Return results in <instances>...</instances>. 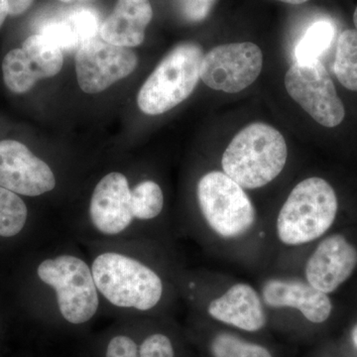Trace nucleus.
I'll return each mask as SVG.
<instances>
[{
    "label": "nucleus",
    "mask_w": 357,
    "mask_h": 357,
    "mask_svg": "<svg viewBox=\"0 0 357 357\" xmlns=\"http://www.w3.org/2000/svg\"><path fill=\"white\" fill-rule=\"evenodd\" d=\"M262 299L269 307L298 310L312 324L324 323L333 311L328 294L297 279H269L263 285Z\"/></svg>",
    "instance_id": "ddd939ff"
},
{
    "label": "nucleus",
    "mask_w": 357,
    "mask_h": 357,
    "mask_svg": "<svg viewBox=\"0 0 357 357\" xmlns=\"http://www.w3.org/2000/svg\"><path fill=\"white\" fill-rule=\"evenodd\" d=\"M278 1L284 2V3L293 4V6H299V4L305 3L307 0H278Z\"/></svg>",
    "instance_id": "c756f323"
},
{
    "label": "nucleus",
    "mask_w": 357,
    "mask_h": 357,
    "mask_svg": "<svg viewBox=\"0 0 357 357\" xmlns=\"http://www.w3.org/2000/svg\"><path fill=\"white\" fill-rule=\"evenodd\" d=\"M60 1H63V2H70V1H72V0H60Z\"/></svg>",
    "instance_id": "473e14b6"
},
{
    "label": "nucleus",
    "mask_w": 357,
    "mask_h": 357,
    "mask_svg": "<svg viewBox=\"0 0 357 357\" xmlns=\"http://www.w3.org/2000/svg\"><path fill=\"white\" fill-rule=\"evenodd\" d=\"M107 357H139V349L130 337L119 335L110 340Z\"/></svg>",
    "instance_id": "bb28decb"
},
{
    "label": "nucleus",
    "mask_w": 357,
    "mask_h": 357,
    "mask_svg": "<svg viewBox=\"0 0 357 357\" xmlns=\"http://www.w3.org/2000/svg\"><path fill=\"white\" fill-rule=\"evenodd\" d=\"M139 357H175L170 338L162 333L150 335L141 344Z\"/></svg>",
    "instance_id": "393cba45"
},
{
    "label": "nucleus",
    "mask_w": 357,
    "mask_h": 357,
    "mask_svg": "<svg viewBox=\"0 0 357 357\" xmlns=\"http://www.w3.org/2000/svg\"><path fill=\"white\" fill-rule=\"evenodd\" d=\"M9 15L18 16L26 13L32 6L34 0H7Z\"/></svg>",
    "instance_id": "cd10ccee"
},
{
    "label": "nucleus",
    "mask_w": 357,
    "mask_h": 357,
    "mask_svg": "<svg viewBox=\"0 0 357 357\" xmlns=\"http://www.w3.org/2000/svg\"><path fill=\"white\" fill-rule=\"evenodd\" d=\"M357 249L342 234L321 241L307 259L305 274L307 283L326 294L335 292L354 273Z\"/></svg>",
    "instance_id": "9b49d317"
},
{
    "label": "nucleus",
    "mask_w": 357,
    "mask_h": 357,
    "mask_svg": "<svg viewBox=\"0 0 357 357\" xmlns=\"http://www.w3.org/2000/svg\"><path fill=\"white\" fill-rule=\"evenodd\" d=\"M9 15V7L7 0H0V27L3 24L7 16Z\"/></svg>",
    "instance_id": "c85d7f7f"
},
{
    "label": "nucleus",
    "mask_w": 357,
    "mask_h": 357,
    "mask_svg": "<svg viewBox=\"0 0 357 357\" xmlns=\"http://www.w3.org/2000/svg\"><path fill=\"white\" fill-rule=\"evenodd\" d=\"M137 64V56L130 49L95 38L77 49V83L84 93H98L129 76Z\"/></svg>",
    "instance_id": "1a4fd4ad"
},
{
    "label": "nucleus",
    "mask_w": 357,
    "mask_h": 357,
    "mask_svg": "<svg viewBox=\"0 0 357 357\" xmlns=\"http://www.w3.org/2000/svg\"><path fill=\"white\" fill-rule=\"evenodd\" d=\"M262 67V52L257 45H220L204 55L201 79L215 91L236 93L255 83Z\"/></svg>",
    "instance_id": "6e6552de"
},
{
    "label": "nucleus",
    "mask_w": 357,
    "mask_h": 357,
    "mask_svg": "<svg viewBox=\"0 0 357 357\" xmlns=\"http://www.w3.org/2000/svg\"><path fill=\"white\" fill-rule=\"evenodd\" d=\"M152 17L149 0H119L114 11L100 25V37L115 46H138L144 41Z\"/></svg>",
    "instance_id": "2eb2a0df"
},
{
    "label": "nucleus",
    "mask_w": 357,
    "mask_h": 357,
    "mask_svg": "<svg viewBox=\"0 0 357 357\" xmlns=\"http://www.w3.org/2000/svg\"><path fill=\"white\" fill-rule=\"evenodd\" d=\"M40 34L57 45L63 51L77 50L81 47L76 32L67 20L46 23Z\"/></svg>",
    "instance_id": "5701e85b"
},
{
    "label": "nucleus",
    "mask_w": 357,
    "mask_h": 357,
    "mask_svg": "<svg viewBox=\"0 0 357 357\" xmlns=\"http://www.w3.org/2000/svg\"><path fill=\"white\" fill-rule=\"evenodd\" d=\"M2 73L4 83L14 93H27L41 79L22 49L7 53L2 62Z\"/></svg>",
    "instance_id": "f3484780"
},
{
    "label": "nucleus",
    "mask_w": 357,
    "mask_h": 357,
    "mask_svg": "<svg viewBox=\"0 0 357 357\" xmlns=\"http://www.w3.org/2000/svg\"><path fill=\"white\" fill-rule=\"evenodd\" d=\"M285 86L291 98L321 126L335 128L344 121V103L321 61L294 63L286 74Z\"/></svg>",
    "instance_id": "0eeeda50"
},
{
    "label": "nucleus",
    "mask_w": 357,
    "mask_h": 357,
    "mask_svg": "<svg viewBox=\"0 0 357 357\" xmlns=\"http://www.w3.org/2000/svg\"><path fill=\"white\" fill-rule=\"evenodd\" d=\"M50 167L15 140L0 141V187L27 197L41 196L55 188Z\"/></svg>",
    "instance_id": "9d476101"
},
{
    "label": "nucleus",
    "mask_w": 357,
    "mask_h": 357,
    "mask_svg": "<svg viewBox=\"0 0 357 357\" xmlns=\"http://www.w3.org/2000/svg\"><path fill=\"white\" fill-rule=\"evenodd\" d=\"M351 338L354 345L357 347V325L354 326V330H352Z\"/></svg>",
    "instance_id": "7c9ffc66"
},
{
    "label": "nucleus",
    "mask_w": 357,
    "mask_h": 357,
    "mask_svg": "<svg viewBox=\"0 0 357 357\" xmlns=\"http://www.w3.org/2000/svg\"><path fill=\"white\" fill-rule=\"evenodd\" d=\"M89 215L98 231L107 236L121 234L132 222L131 190L121 173H110L96 185Z\"/></svg>",
    "instance_id": "f8f14e48"
},
{
    "label": "nucleus",
    "mask_w": 357,
    "mask_h": 357,
    "mask_svg": "<svg viewBox=\"0 0 357 357\" xmlns=\"http://www.w3.org/2000/svg\"><path fill=\"white\" fill-rule=\"evenodd\" d=\"M211 318L245 332H258L266 325L261 297L252 286L237 283L222 296L211 301L208 307Z\"/></svg>",
    "instance_id": "4468645a"
},
{
    "label": "nucleus",
    "mask_w": 357,
    "mask_h": 357,
    "mask_svg": "<svg viewBox=\"0 0 357 357\" xmlns=\"http://www.w3.org/2000/svg\"><path fill=\"white\" fill-rule=\"evenodd\" d=\"M21 49L41 79L56 76L64 64L62 49L43 35L28 37Z\"/></svg>",
    "instance_id": "dca6fc26"
},
{
    "label": "nucleus",
    "mask_w": 357,
    "mask_h": 357,
    "mask_svg": "<svg viewBox=\"0 0 357 357\" xmlns=\"http://www.w3.org/2000/svg\"><path fill=\"white\" fill-rule=\"evenodd\" d=\"M337 194L324 178H305L291 191L276 220V234L285 245L298 246L319 238L337 218Z\"/></svg>",
    "instance_id": "f03ea898"
},
{
    "label": "nucleus",
    "mask_w": 357,
    "mask_h": 357,
    "mask_svg": "<svg viewBox=\"0 0 357 357\" xmlns=\"http://www.w3.org/2000/svg\"><path fill=\"white\" fill-rule=\"evenodd\" d=\"M73 29L76 32L82 45L96 38L100 30V21L95 11L88 8L77 9L67 18Z\"/></svg>",
    "instance_id": "b1692460"
},
{
    "label": "nucleus",
    "mask_w": 357,
    "mask_h": 357,
    "mask_svg": "<svg viewBox=\"0 0 357 357\" xmlns=\"http://www.w3.org/2000/svg\"><path fill=\"white\" fill-rule=\"evenodd\" d=\"M287 156L283 135L271 126L255 122L230 141L222 155V170L243 189H259L280 175Z\"/></svg>",
    "instance_id": "f257e3e1"
},
{
    "label": "nucleus",
    "mask_w": 357,
    "mask_h": 357,
    "mask_svg": "<svg viewBox=\"0 0 357 357\" xmlns=\"http://www.w3.org/2000/svg\"><path fill=\"white\" fill-rule=\"evenodd\" d=\"M96 289L116 307L148 311L163 294L161 278L144 264L119 253H103L91 266Z\"/></svg>",
    "instance_id": "20e7f679"
},
{
    "label": "nucleus",
    "mask_w": 357,
    "mask_h": 357,
    "mask_svg": "<svg viewBox=\"0 0 357 357\" xmlns=\"http://www.w3.org/2000/svg\"><path fill=\"white\" fill-rule=\"evenodd\" d=\"M333 72L345 89L357 91L356 30H345L338 37Z\"/></svg>",
    "instance_id": "a211bd4d"
},
{
    "label": "nucleus",
    "mask_w": 357,
    "mask_h": 357,
    "mask_svg": "<svg viewBox=\"0 0 357 357\" xmlns=\"http://www.w3.org/2000/svg\"><path fill=\"white\" fill-rule=\"evenodd\" d=\"M199 210L208 227L225 239L245 236L255 227L256 211L248 195L225 172L211 171L199 181Z\"/></svg>",
    "instance_id": "39448f33"
},
{
    "label": "nucleus",
    "mask_w": 357,
    "mask_h": 357,
    "mask_svg": "<svg viewBox=\"0 0 357 357\" xmlns=\"http://www.w3.org/2000/svg\"><path fill=\"white\" fill-rule=\"evenodd\" d=\"M164 195L153 181H144L131 190V211L138 220H152L163 210Z\"/></svg>",
    "instance_id": "aec40b11"
},
{
    "label": "nucleus",
    "mask_w": 357,
    "mask_h": 357,
    "mask_svg": "<svg viewBox=\"0 0 357 357\" xmlns=\"http://www.w3.org/2000/svg\"><path fill=\"white\" fill-rule=\"evenodd\" d=\"M39 278L57 294L61 314L74 325L86 323L98 307V289L86 263L70 255L47 259L37 270Z\"/></svg>",
    "instance_id": "423d86ee"
},
{
    "label": "nucleus",
    "mask_w": 357,
    "mask_h": 357,
    "mask_svg": "<svg viewBox=\"0 0 357 357\" xmlns=\"http://www.w3.org/2000/svg\"><path fill=\"white\" fill-rule=\"evenodd\" d=\"M354 26H356V29L357 31V7H356V11H354Z\"/></svg>",
    "instance_id": "2f4dec72"
},
{
    "label": "nucleus",
    "mask_w": 357,
    "mask_h": 357,
    "mask_svg": "<svg viewBox=\"0 0 357 357\" xmlns=\"http://www.w3.org/2000/svg\"><path fill=\"white\" fill-rule=\"evenodd\" d=\"M203 58V49L194 42L178 44L169 52L138 93L141 112L162 114L187 100L201 79Z\"/></svg>",
    "instance_id": "7ed1b4c3"
},
{
    "label": "nucleus",
    "mask_w": 357,
    "mask_h": 357,
    "mask_svg": "<svg viewBox=\"0 0 357 357\" xmlns=\"http://www.w3.org/2000/svg\"><path fill=\"white\" fill-rule=\"evenodd\" d=\"M213 357H272L262 345L246 342L231 333H220L211 340Z\"/></svg>",
    "instance_id": "4be33fe9"
},
{
    "label": "nucleus",
    "mask_w": 357,
    "mask_h": 357,
    "mask_svg": "<svg viewBox=\"0 0 357 357\" xmlns=\"http://www.w3.org/2000/svg\"><path fill=\"white\" fill-rule=\"evenodd\" d=\"M27 206L15 192L0 187V236L20 234L27 220Z\"/></svg>",
    "instance_id": "412c9836"
},
{
    "label": "nucleus",
    "mask_w": 357,
    "mask_h": 357,
    "mask_svg": "<svg viewBox=\"0 0 357 357\" xmlns=\"http://www.w3.org/2000/svg\"><path fill=\"white\" fill-rule=\"evenodd\" d=\"M335 35V26L331 21L323 20L312 23L296 45V62L319 60L330 48Z\"/></svg>",
    "instance_id": "6ab92c4d"
},
{
    "label": "nucleus",
    "mask_w": 357,
    "mask_h": 357,
    "mask_svg": "<svg viewBox=\"0 0 357 357\" xmlns=\"http://www.w3.org/2000/svg\"><path fill=\"white\" fill-rule=\"evenodd\" d=\"M218 0H182L183 16L191 22H201L208 17Z\"/></svg>",
    "instance_id": "a878e982"
}]
</instances>
